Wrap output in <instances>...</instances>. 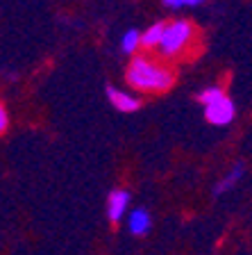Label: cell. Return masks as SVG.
<instances>
[{"mask_svg": "<svg viewBox=\"0 0 252 255\" xmlns=\"http://www.w3.org/2000/svg\"><path fill=\"white\" fill-rule=\"evenodd\" d=\"M7 130V112H5V107L0 105V134Z\"/></svg>", "mask_w": 252, "mask_h": 255, "instance_id": "11", "label": "cell"}, {"mask_svg": "<svg viewBox=\"0 0 252 255\" xmlns=\"http://www.w3.org/2000/svg\"><path fill=\"white\" fill-rule=\"evenodd\" d=\"M153 221H150V214L143 207H137L134 212L130 214V233L132 235H146L150 230Z\"/></svg>", "mask_w": 252, "mask_h": 255, "instance_id": "6", "label": "cell"}, {"mask_svg": "<svg viewBox=\"0 0 252 255\" xmlns=\"http://www.w3.org/2000/svg\"><path fill=\"white\" fill-rule=\"evenodd\" d=\"M139 37H141V32L139 30H127L121 39L123 53H134V50L139 48Z\"/></svg>", "mask_w": 252, "mask_h": 255, "instance_id": "9", "label": "cell"}, {"mask_svg": "<svg viewBox=\"0 0 252 255\" xmlns=\"http://www.w3.org/2000/svg\"><path fill=\"white\" fill-rule=\"evenodd\" d=\"M164 27H166V23H155V25H150L146 32H141V37H139V46H143V48L159 46L162 34H164Z\"/></svg>", "mask_w": 252, "mask_h": 255, "instance_id": "7", "label": "cell"}, {"mask_svg": "<svg viewBox=\"0 0 252 255\" xmlns=\"http://www.w3.org/2000/svg\"><path fill=\"white\" fill-rule=\"evenodd\" d=\"M127 205H130V194L123 189H116L109 194V198H107V217L111 219V221H121L123 214H125Z\"/></svg>", "mask_w": 252, "mask_h": 255, "instance_id": "4", "label": "cell"}, {"mask_svg": "<svg viewBox=\"0 0 252 255\" xmlns=\"http://www.w3.org/2000/svg\"><path fill=\"white\" fill-rule=\"evenodd\" d=\"M243 175V164H237L234 166V169L230 171V173L225 175V178H223L221 182H218V185H216V189H214V194L216 196H221V194H225V191H230L232 187L237 185L239 182V178H241Z\"/></svg>", "mask_w": 252, "mask_h": 255, "instance_id": "8", "label": "cell"}, {"mask_svg": "<svg viewBox=\"0 0 252 255\" xmlns=\"http://www.w3.org/2000/svg\"><path fill=\"white\" fill-rule=\"evenodd\" d=\"M107 98H109V103L118 112H137L139 107H141V101H139V98L125 94V91L114 89V87H107Z\"/></svg>", "mask_w": 252, "mask_h": 255, "instance_id": "5", "label": "cell"}, {"mask_svg": "<svg viewBox=\"0 0 252 255\" xmlns=\"http://www.w3.org/2000/svg\"><path fill=\"white\" fill-rule=\"evenodd\" d=\"M191 37H193V25L189 21H173L166 23L162 34V41H159V48H162L164 55H177L179 50L189 46Z\"/></svg>", "mask_w": 252, "mask_h": 255, "instance_id": "3", "label": "cell"}, {"mask_svg": "<svg viewBox=\"0 0 252 255\" xmlns=\"http://www.w3.org/2000/svg\"><path fill=\"white\" fill-rule=\"evenodd\" d=\"M198 101L205 105V117L211 126H227L232 123L237 110H234V103L223 94L221 87H209V89L200 91Z\"/></svg>", "mask_w": 252, "mask_h": 255, "instance_id": "2", "label": "cell"}, {"mask_svg": "<svg viewBox=\"0 0 252 255\" xmlns=\"http://www.w3.org/2000/svg\"><path fill=\"white\" fill-rule=\"evenodd\" d=\"M164 5H166L168 9H182V7H198L200 0H166Z\"/></svg>", "mask_w": 252, "mask_h": 255, "instance_id": "10", "label": "cell"}, {"mask_svg": "<svg viewBox=\"0 0 252 255\" xmlns=\"http://www.w3.org/2000/svg\"><path fill=\"white\" fill-rule=\"evenodd\" d=\"M127 82L139 91H166L173 85V73L146 57H134L127 69Z\"/></svg>", "mask_w": 252, "mask_h": 255, "instance_id": "1", "label": "cell"}]
</instances>
